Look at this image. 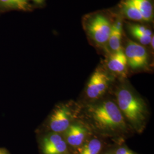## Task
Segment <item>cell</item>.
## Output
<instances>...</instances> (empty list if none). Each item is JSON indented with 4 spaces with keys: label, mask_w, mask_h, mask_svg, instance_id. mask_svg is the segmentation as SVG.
I'll return each mask as SVG.
<instances>
[{
    "label": "cell",
    "mask_w": 154,
    "mask_h": 154,
    "mask_svg": "<svg viewBox=\"0 0 154 154\" xmlns=\"http://www.w3.org/2000/svg\"><path fill=\"white\" fill-rule=\"evenodd\" d=\"M88 114L94 125L106 132L125 131L126 123L117 105L111 100H106L88 107Z\"/></svg>",
    "instance_id": "1"
},
{
    "label": "cell",
    "mask_w": 154,
    "mask_h": 154,
    "mask_svg": "<svg viewBox=\"0 0 154 154\" xmlns=\"http://www.w3.org/2000/svg\"><path fill=\"white\" fill-rule=\"evenodd\" d=\"M117 106L125 119L138 131H142L147 118V107L144 100L131 89L120 88L116 93Z\"/></svg>",
    "instance_id": "2"
},
{
    "label": "cell",
    "mask_w": 154,
    "mask_h": 154,
    "mask_svg": "<svg viewBox=\"0 0 154 154\" xmlns=\"http://www.w3.org/2000/svg\"><path fill=\"white\" fill-rule=\"evenodd\" d=\"M87 28L89 35L96 44L102 45L107 43L112 25L106 17L97 14L90 21Z\"/></svg>",
    "instance_id": "3"
},
{
    "label": "cell",
    "mask_w": 154,
    "mask_h": 154,
    "mask_svg": "<svg viewBox=\"0 0 154 154\" xmlns=\"http://www.w3.org/2000/svg\"><path fill=\"white\" fill-rule=\"evenodd\" d=\"M124 52L127 65L133 70L143 69L148 66L149 54L142 45L129 40Z\"/></svg>",
    "instance_id": "4"
},
{
    "label": "cell",
    "mask_w": 154,
    "mask_h": 154,
    "mask_svg": "<svg viewBox=\"0 0 154 154\" xmlns=\"http://www.w3.org/2000/svg\"><path fill=\"white\" fill-rule=\"evenodd\" d=\"M109 78L100 70L94 72L88 81L86 94L89 98L98 99L103 95L109 87Z\"/></svg>",
    "instance_id": "5"
},
{
    "label": "cell",
    "mask_w": 154,
    "mask_h": 154,
    "mask_svg": "<svg viewBox=\"0 0 154 154\" xmlns=\"http://www.w3.org/2000/svg\"><path fill=\"white\" fill-rule=\"evenodd\" d=\"M72 115L71 110L66 106L57 107L50 116V128L56 133L65 131L71 125Z\"/></svg>",
    "instance_id": "6"
},
{
    "label": "cell",
    "mask_w": 154,
    "mask_h": 154,
    "mask_svg": "<svg viewBox=\"0 0 154 154\" xmlns=\"http://www.w3.org/2000/svg\"><path fill=\"white\" fill-rule=\"evenodd\" d=\"M65 131L66 143L75 147L82 145L88 134L86 128L79 123L70 125Z\"/></svg>",
    "instance_id": "7"
},
{
    "label": "cell",
    "mask_w": 154,
    "mask_h": 154,
    "mask_svg": "<svg viewBox=\"0 0 154 154\" xmlns=\"http://www.w3.org/2000/svg\"><path fill=\"white\" fill-rule=\"evenodd\" d=\"M127 66L126 57L123 49L114 52L110 55L107 62L109 70L118 74H125Z\"/></svg>",
    "instance_id": "8"
},
{
    "label": "cell",
    "mask_w": 154,
    "mask_h": 154,
    "mask_svg": "<svg viewBox=\"0 0 154 154\" xmlns=\"http://www.w3.org/2000/svg\"><path fill=\"white\" fill-rule=\"evenodd\" d=\"M122 9L127 18L136 21H144L143 16L132 0H123Z\"/></svg>",
    "instance_id": "9"
},
{
    "label": "cell",
    "mask_w": 154,
    "mask_h": 154,
    "mask_svg": "<svg viewBox=\"0 0 154 154\" xmlns=\"http://www.w3.org/2000/svg\"><path fill=\"white\" fill-rule=\"evenodd\" d=\"M30 9L29 0H0V9L3 11H28Z\"/></svg>",
    "instance_id": "10"
},
{
    "label": "cell",
    "mask_w": 154,
    "mask_h": 154,
    "mask_svg": "<svg viewBox=\"0 0 154 154\" xmlns=\"http://www.w3.org/2000/svg\"><path fill=\"white\" fill-rule=\"evenodd\" d=\"M143 16L144 21L149 22L153 19L154 9L150 0H132Z\"/></svg>",
    "instance_id": "11"
},
{
    "label": "cell",
    "mask_w": 154,
    "mask_h": 154,
    "mask_svg": "<svg viewBox=\"0 0 154 154\" xmlns=\"http://www.w3.org/2000/svg\"><path fill=\"white\" fill-rule=\"evenodd\" d=\"M102 148V142L97 139H93L79 147L78 153V154H99Z\"/></svg>",
    "instance_id": "12"
},
{
    "label": "cell",
    "mask_w": 154,
    "mask_h": 154,
    "mask_svg": "<svg viewBox=\"0 0 154 154\" xmlns=\"http://www.w3.org/2000/svg\"><path fill=\"white\" fill-rule=\"evenodd\" d=\"M122 30L117 29L112 25L111 32L108 39V44L110 49L114 52L118 51L122 49L121 42Z\"/></svg>",
    "instance_id": "13"
},
{
    "label": "cell",
    "mask_w": 154,
    "mask_h": 154,
    "mask_svg": "<svg viewBox=\"0 0 154 154\" xmlns=\"http://www.w3.org/2000/svg\"><path fill=\"white\" fill-rule=\"evenodd\" d=\"M67 149V143L63 139L42 147L44 154H64Z\"/></svg>",
    "instance_id": "14"
},
{
    "label": "cell",
    "mask_w": 154,
    "mask_h": 154,
    "mask_svg": "<svg viewBox=\"0 0 154 154\" xmlns=\"http://www.w3.org/2000/svg\"><path fill=\"white\" fill-rule=\"evenodd\" d=\"M130 33H137L147 36H152V32L148 28L139 24H132L128 26Z\"/></svg>",
    "instance_id": "15"
},
{
    "label": "cell",
    "mask_w": 154,
    "mask_h": 154,
    "mask_svg": "<svg viewBox=\"0 0 154 154\" xmlns=\"http://www.w3.org/2000/svg\"><path fill=\"white\" fill-rule=\"evenodd\" d=\"M135 38L138 40V41L141 44V45H147L150 44V41L152 38V36H147L145 35L141 34H139L137 33H131Z\"/></svg>",
    "instance_id": "16"
},
{
    "label": "cell",
    "mask_w": 154,
    "mask_h": 154,
    "mask_svg": "<svg viewBox=\"0 0 154 154\" xmlns=\"http://www.w3.org/2000/svg\"><path fill=\"white\" fill-rule=\"evenodd\" d=\"M115 154H135L132 151L127 149L126 147H122L117 149Z\"/></svg>",
    "instance_id": "17"
},
{
    "label": "cell",
    "mask_w": 154,
    "mask_h": 154,
    "mask_svg": "<svg viewBox=\"0 0 154 154\" xmlns=\"http://www.w3.org/2000/svg\"><path fill=\"white\" fill-rule=\"evenodd\" d=\"M0 154H9L8 152L4 149H1L0 148Z\"/></svg>",
    "instance_id": "18"
},
{
    "label": "cell",
    "mask_w": 154,
    "mask_h": 154,
    "mask_svg": "<svg viewBox=\"0 0 154 154\" xmlns=\"http://www.w3.org/2000/svg\"><path fill=\"white\" fill-rule=\"evenodd\" d=\"M154 36L152 35L151 39V41H150V44H151V47L152 48V49H154Z\"/></svg>",
    "instance_id": "19"
},
{
    "label": "cell",
    "mask_w": 154,
    "mask_h": 154,
    "mask_svg": "<svg viewBox=\"0 0 154 154\" xmlns=\"http://www.w3.org/2000/svg\"><path fill=\"white\" fill-rule=\"evenodd\" d=\"M33 1L37 4H41L44 1V0H33Z\"/></svg>",
    "instance_id": "20"
},
{
    "label": "cell",
    "mask_w": 154,
    "mask_h": 154,
    "mask_svg": "<svg viewBox=\"0 0 154 154\" xmlns=\"http://www.w3.org/2000/svg\"></svg>",
    "instance_id": "21"
}]
</instances>
